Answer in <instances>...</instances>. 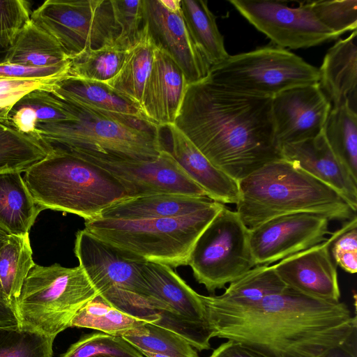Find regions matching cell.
<instances>
[{"label":"cell","instance_id":"6da1fadb","mask_svg":"<svg viewBox=\"0 0 357 357\" xmlns=\"http://www.w3.org/2000/svg\"><path fill=\"white\" fill-rule=\"evenodd\" d=\"M174 124L215 167L238 182L282 158L272 98L235 91L208 76L188 85Z\"/></svg>","mask_w":357,"mask_h":357},{"label":"cell","instance_id":"7a4b0ae2","mask_svg":"<svg viewBox=\"0 0 357 357\" xmlns=\"http://www.w3.org/2000/svg\"><path fill=\"white\" fill-rule=\"evenodd\" d=\"M204 307L213 337L240 342L266 357H322L357 331L356 316L344 303L288 287L245 310Z\"/></svg>","mask_w":357,"mask_h":357},{"label":"cell","instance_id":"3957f363","mask_svg":"<svg viewBox=\"0 0 357 357\" xmlns=\"http://www.w3.org/2000/svg\"><path fill=\"white\" fill-rule=\"evenodd\" d=\"M236 211L250 229L272 218L314 213L349 220L356 213L335 190L289 161H271L238 182Z\"/></svg>","mask_w":357,"mask_h":357},{"label":"cell","instance_id":"277c9868","mask_svg":"<svg viewBox=\"0 0 357 357\" xmlns=\"http://www.w3.org/2000/svg\"><path fill=\"white\" fill-rule=\"evenodd\" d=\"M24 180L43 210L73 213L85 221L128 197L120 182L105 169L60 149H52L25 172Z\"/></svg>","mask_w":357,"mask_h":357},{"label":"cell","instance_id":"5b68a950","mask_svg":"<svg viewBox=\"0 0 357 357\" xmlns=\"http://www.w3.org/2000/svg\"><path fill=\"white\" fill-rule=\"evenodd\" d=\"M214 205L174 218L123 220L96 218L84 229L109 245L144 261L171 268L188 266L197 239L223 206Z\"/></svg>","mask_w":357,"mask_h":357},{"label":"cell","instance_id":"8992f818","mask_svg":"<svg viewBox=\"0 0 357 357\" xmlns=\"http://www.w3.org/2000/svg\"><path fill=\"white\" fill-rule=\"evenodd\" d=\"M64 102L75 114L76 121L36 126V137L51 150H84L151 160L165 149L162 128L150 122L109 118Z\"/></svg>","mask_w":357,"mask_h":357},{"label":"cell","instance_id":"52a82bcc","mask_svg":"<svg viewBox=\"0 0 357 357\" xmlns=\"http://www.w3.org/2000/svg\"><path fill=\"white\" fill-rule=\"evenodd\" d=\"M98 295L79 265L35 264L13 305L20 328L55 338L70 327L77 311Z\"/></svg>","mask_w":357,"mask_h":357},{"label":"cell","instance_id":"ba28073f","mask_svg":"<svg viewBox=\"0 0 357 357\" xmlns=\"http://www.w3.org/2000/svg\"><path fill=\"white\" fill-rule=\"evenodd\" d=\"M208 77L239 92L272 98L293 87L319 83V70L286 49L266 46L229 55L211 68Z\"/></svg>","mask_w":357,"mask_h":357},{"label":"cell","instance_id":"9c48e42d","mask_svg":"<svg viewBox=\"0 0 357 357\" xmlns=\"http://www.w3.org/2000/svg\"><path fill=\"white\" fill-rule=\"evenodd\" d=\"M248 229L225 204L197 239L188 265L210 293L222 289L256 266Z\"/></svg>","mask_w":357,"mask_h":357},{"label":"cell","instance_id":"30bf717a","mask_svg":"<svg viewBox=\"0 0 357 357\" xmlns=\"http://www.w3.org/2000/svg\"><path fill=\"white\" fill-rule=\"evenodd\" d=\"M31 20L51 35L70 59L115 43L120 30L111 0H47Z\"/></svg>","mask_w":357,"mask_h":357},{"label":"cell","instance_id":"8fae6325","mask_svg":"<svg viewBox=\"0 0 357 357\" xmlns=\"http://www.w3.org/2000/svg\"><path fill=\"white\" fill-rule=\"evenodd\" d=\"M74 252L98 295L114 307L122 310L146 298L142 259L109 245L84 229L76 234Z\"/></svg>","mask_w":357,"mask_h":357},{"label":"cell","instance_id":"7c38bea8","mask_svg":"<svg viewBox=\"0 0 357 357\" xmlns=\"http://www.w3.org/2000/svg\"><path fill=\"white\" fill-rule=\"evenodd\" d=\"M66 151L109 173L123 185L128 197L158 193L206 196L169 151L165 149L157 158L151 160L134 159L84 150Z\"/></svg>","mask_w":357,"mask_h":357},{"label":"cell","instance_id":"4fadbf2b","mask_svg":"<svg viewBox=\"0 0 357 357\" xmlns=\"http://www.w3.org/2000/svg\"><path fill=\"white\" fill-rule=\"evenodd\" d=\"M229 2L258 31L283 49L311 47L338 38L317 19L310 3L291 8L275 1Z\"/></svg>","mask_w":357,"mask_h":357},{"label":"cell","instance_id":"5bb4252c","mask_svg":"<svg viewBox=\"0 0 357 357\" xmlns=\"http://www.w3.org/2000/svg\"><path fill=\"white\" fill-rule=\"evenodd\" d=\"M330 220L314 213L272 218L250 229V245L256 265H269L323 243Z\"/></svg>","mask_w":357,"mask_h":357},{"label":"cell","instance_id":"9a60e30c","mask_svg":"<svg viewBox=\"0 0 357 357\" xmlns=\"http://www.w3.org/2000/svg\"><path fill=\"white\" fill-rule=\"evenodd\" d=\"M332 105L319 83L293 87L272 98L278 145L314 137L324 129Z\"/></svg>","mask_w":357,"mask_h":357},{"label":"cell","instance_id":"2e32d148","mask_svg":"<svg viewBox=\"0 0 357 357\" xmlns=\"http://www.w3.org/2000/svg\"><path fill=\"white\" fill-rule=\"evenodd\" d=\"M144 22L157 47L165 50L183 70L188 85L205 79L211 66L195 43L181 8L170 10L160 0H143Z\"/></svg>","mask_w":357,"mask_h":357},{"label":"cell","instance_id":"e0dca14e","mask_svg":"<svg viewBox=\"0 0 357 357\" xmlns=\"http://www.w3.org/2000/svg\"><path fill=\"white\" fill-rule=\"evenodd\" d=\"M333 239L332 234L323 243L273 265L288 288L316 299L340 302L341 293L337 268L330 251Z\"/></svg>","mask_w":357,"mask_h":357},{"label":"cell","instance_id":"ac0fdd59","mask_svg":"<svg viewBox=\"0 0 357 357\" xmlns=\"http://www.w3.org/2000/svg\"><path fill=\"white\" fill-rule=\"evenodd\" d=\"M280 153L282 158L338 192L356 212L357 181L331 149L324 129L314 137L282 146Z\"/></svg>","mask_w":357,"mask_h":357},{"label":"cell","instance_id":"d6986e66","mask_svg":"<svg viewBox=\"0 0 357 357\" xmlns=\"http://www.w3.org/2000/svg\"><path fill=\"white\" fill-rule=\"evenodd\" d=\"M141 274L146 287V299L152 307L211 328L200 294L172 268L144 261Z\"/></svg>","mask_w":357,"mask_h":357},{"label":"cell","instance_id":"ffe728a7","mask_svg":"<svg viewBox=\"0 0 357 357\" xmlns=\"http://www.w3.org/2000/svg\"><path fill=\"white\" fill-rule=\"evenodd\" d=\"M188 86L181 68L155 45L151 71L145 88L142 111L159 128L174 124Z\"/></svg>","mask_w":357,"mask_h":357},{"label":"cell","instance_id":"44dd1931","mask_svg":"<svg viewBox=\"0 0 357 357\" xmlns=\"http://www.w3.org/2000/svg\"><path fill=\"white\" fill-rule=\"evenodd\" d=\"M167 129L174 159L210 199L221 204H235L240 197L238 182L215 167L175 124Z\"/></svg>","mask_w":357,"mask_h":357},{"label":"cell","instance_id":"7402d4cb","mask_svg":"<svg viewBox=\"0 0 357 357\" xmlns=\"http://www.w3.org/2000/svg\"><path fill=\"white\" fill-rule=\"evenodd\" d=\"M52 92L73 105L104 116L150 122L139 107L105 82L68 76Z\"/></svg>","mask_w":357,"mask_h":357},{"label":"cell","instance_id":"603a6c76","mask_svg":"<svg viewBox=\"0 0 357 357\" xmlns=\"http://www.w3.org/2000/svg\"><path fill=\"white\" fill-rule=\"evenodd\" d=\"M206 196L158 193L119 200L101 211L98 218L139 220L190 215L214 205Z\"/></svg>","mask_w":357,"mask_h":357},{"label":"cell","instance_id":"cb8c5ba5","mask_svg":"<svg viewBox=\"0 0 357 357\" xmlns=\"http://www.w3.org/2000/svg\"><path fill=\"white\" fill-rule=\"evenodd\" d=\"M357 31L337 40L326 54L319 70V84L336 107L349 103L356 110Z\"/></svg>","mask_w":357,"mask_h":357},{"label":"cell","instance_id":"d4e9b609","mask_svg":"<svg viewBox=\"0 0 357 357\" xmlns=\"http://www.w3.org/2000/svg\"><path fill=\"white\" fill-rule=\"evenodd\" d=\"M287 288L273 265H257L229 283L222 294H200V297L205 307L238 310L256 305L265 298L280 294Z\"/></svg>","mask_w":357,"mask_h":357},{"label":"cell","instance_id":"484cf974","mask_svg":"<svg viewBox=\"0 0 357 357\" xmlns=\"http://www.w3.org/2000/svg\"><path fill=\"white\" fill-rule=\"evenodd\" d=\"M43 208L34 200L21 173L0 174V227L13 236L29 234Z\"/></svg>","mask_w":357,"mask_h":357},{"label":"cell","instance_id":"4316f807","mask_svg":"<svg viewBox=\"0 0 357 357\" xmlns=\"http://www.w3.org/2000/svg\"><path fill=\"white\" fill-rule=\"evenodd\" d=\"M155 49V44L147 25L144 22L139 39L127 50L120 71L112 79L106 82L142 111L144 93L151 71Z\"/></svg>","mask_w":357,"mask_h":357},{"label":"cell","instance_id":"83f0119b","mask_svg":"<svg viewBox=\"0 0 357 357\" xmlns=\"http://www.w3.org/2000/svg\"><path fill=\"white\" fill-rule=\"evenodd\" d=\"M77 119L69 106L52 91L38 89L20 99L11 109L8 121L19 131L35 137L40 123ZM37 138V137H36Z\"/></svg>","mask_w":357,"mask_h":357},{"label":"cell","instance_id":"f1b7e54d","mask_svg":"<svg viewBox=\"0 0 357 357\" xmlns=\"http://www.w3.org/2000/svg\"><path fill=\"white\" fill-rule=\"evenodd\" d=\"M70 59L58 42L31 19L8 49L6 63L32 67L67 64Z\"/></svg>","mask_w":357,"mask_h":357},{"label":"cell","instance_id":"f546056e","mask_svg":"<svg viewBox=\"0 0 357 357\" xmlns=\"http://www.w3.org/2000/svg\"><path fill=\"white\" fill-rule=\"evenodd\" d=\"M181 12L195 43L211 68L227 59L224 38L207 1L181 0Z\"/></svg>","mask_w":357,"mask_h":357},{"label":"cell","instance_id":"4dcf8cb0","mask_svg":"<svg viewBox=\"0 0 357 357\" xmlns=\"http://www.w3.org/2000/svg\"><path fill=\"white\" fill-rule=\"evenodd\" d=\"M51 151L38 138L0 121V174L25 172Z\"/></svg>","mask_w":357,"mask_h":357},{"label":"cell","instance_id":"1f68e13d","mask_svg":"<svg viewBox=\"0 0 357 357\" xmlns=\"http://www.w3.org/2000/svg\"><path fill=\"white\" fill-rule=\"evenodd\" d=\"M326 140L340 162L357 181V112L349 103L332 107L324 127Z\"/></svg>","mask_w":357,"mask_h":357},{"label":"cell","instance_id":"d6a6232c","mask_svg":"<svg viewBox=\"0 0 357 357\" xmlns=\"http://www.w3.org/2000/svg\"><path fill=\"white\" fill-rule=\"evenodd\" d=\"M36 264L29 234L10 235L0 251V285L7 299L13 303L25 278Z\"/></svg>","mask_w":357,"mask_h":357},{"label":"cell","instance_id":"836d02e7","mask_svg":"<svg viewBox=\"0 0 357 357\" xmlns=\"http://www.w3.org/2000/svg\"><path fill=\"white\" fill-rule=\"evenodd\" d=\"M146 323L149 322L119 310L98 295L77 311L71 321L70 327L86 328L121 336Z\"/></svg>","mask_w":357,"mask_h":357},{"label":"cell","instance_id":"e575fe53","mask_svg":"<svg viewBox=\"0 0 357 357\" xmlns=\"http://www.w3.org/2000/svg\"><path fill=\"white\" fill-rule=\"evenodd\" d=\"M134 348L170 357H199L188 342L175 333L152 323H146L121 335Z\"/></svg>","mask_w":357,"mask_h":357},{"label":"cell","instance_id":"d590c367","mask_svg":"<svg viewBox=\"0 0 357 357\" xmlns=\"http://www.w3.org/2000/svg\"><path fill=\"white\" fill-rule=\"evenodd\" d=\"M126 52L115 43L84 51L70 59L69 76L106 83L120 71Z\"/></svg>","mask_w":357,"mask_h":357},{"label":"cell","instance_id":"8d00e7d4","mask_svg":"<svg viewBox=\"0 0 357 357\" xmlns=\"http://www.w3.org/2000/svg\"><path fill=\"white\" fill-rule=\"evenodd\" d=\"M54 339L20 326H0V357H52Z\"/></svg>","mask_w":357,"mask_h":357},{"label":"cell","instance_id":"74e56055","mask_svg":"<svg viewBox=\"0 0 357 357\" xmlns=\"http://www.w3.org/2000/svg\"><path fill=\"white\" fill-rule=\"evenodd\" d=\"M144 357L123 337L102 332L86 334L60 357Z\"/></svg>","mask_w":357,"mask_h":357},{"label":"cell","instance_id":"f35d334b","mask_svg":"<svg viewBox=\"0 0 357 357\" xmlns=\"http://www.w3.org/2000/svg\"><path fill=\"white\" fill-rule=\"evenodd\" d=\"M67 77L20 78L0 76V121H8L11 109L26 94L38 89L52 91L57 83Z\"/></svg>","mask_w":357,"mask_h":357},{"label":"cell","instance_id":"ab89813d","mask_svg":"<svg viewBox=\"0 0 357 357\" xmlns=\"http://www.w3.org/2000/svg\"><path fill=\"white\" fill-rule=\"evenodd\" d=\"M317 19L337 37L357 28V1H317L310 3Z\"/></svg>","mask_w":357,"mask_h":357},{"label":"cell","instance_id":"60d3db41","mask_svg":"<svg viewBox=\"0 0 357 357\" xmlns=\"http://www.w3.org/2000/svg\"><path fill=\"white\" fill-rule=\"evenodd\" d=\"M120 32L115 43L128 50L139 39L144 26L143 0H111Z\"/></svg>","mask_w":357,"mask_h":357},{"label":"cell","instance_id":"b9f144b4","mask_svg":"<svg viewBox=\"0 0 357 357\" xmlns=\"http://www.w3.org/2000/svg\"><path fill=\"white\" fill-rule=\"evenodd\" d=\"M31 8L24 0H0V45L10 48L31 19Z\"/></svg>","mask_w":357,"mask_h":357},{"label":"cell","instance_id":"7bdbcfd3","mask_svg":"<svg viewBox=\"0 0 357 357\" xmlns=\"http://www.w3.org/2000/svg\"><path fill=\"white\" fill-rule=\"evenodd\" d=\"M68 63L48 67H32L5 63L0 64V76L20 78H45L55 76H69Z\"/></svg>","mask_w":357,"mask_h":357},{"label":"cell","instance_id":"ee69618b","mask_svg":"<svg viewBox=\"0 0 357 357\" xmlns=\"http://www.w3.org/2000/svg\"><path fill=\"white\" fill-rule=\"evenodd\" d=\"M208 357H266L261 353L245 344L233 340H228L213 350Z\"/></svg>","mask_w":357,"mask_h":357},{"label":"cell","instance_id":"f6af8a7d","mask_svg":"<svg viewBox=\"0 0 357 357\" xmlns=\"http://www.w3.org/2000/svg\"><path fill=\"white\" fill-rule=\"evenodd\" d=\"M322 357H357V331L343 342L331 348Z\"/></svg>","mask_w":357,"mask_h":357},{"label":"cell","instance_id":"bcb514c9","mask_svg":"<svg viewBox=\"0 0 357 357\" xmlns=\"http://www.w3.org/2000/svg\"><path fill=\"white\" fill-rule=\"evenodd\" d=\"M0 326H19L13 303L0 295Z\"/></svg>","mask_w":357,"mask_h":357},{"label":"cell","instance_id":"7dc6e473","mask_svg":"<svg viewBox=\"0 0 357 357\" xmlns=\"http://www.w3.org/2000/svg\"><path fill=\"white\" fill-rule=\"evenodd\" d=\"M335 264L349 273L357 271V251L340 252L331 255Z\"/></svg>","mask_w":357,"mask_h":357},{"label":"cell","instance_id":"c3c4849f","mask_svg":"<svg viewBox=\"0 0 357 357\" xmlns=\"http://www.w3.org/2000/svg\"><path fill=\"white\" fill-rule=\"evenodd\" d=\"M10 236V235L8 233H7L6 231H4L3 229H1L0 227V251H1V249L2 248V247L3 246V245L6 243V241L9 238ZM0 295L6 298V297L4 296V294L1 290V285H0Z\"/></svg>","mask_w":357,"mask_h":357},{"label":"cell","instance_id":"681fc988","mask_svg":"<svg viewBox=\"0 0 357 357\" xmlns=\"http://www.w3.org/2000/svg\"><path fill=\"white\" fill-rule=\"evenodd\" d=\"M8 49L0 45V64L6 63Z\"/></svg>","mask_w":357,"mask_h":357},{"label":"cell","instance_id":"f907efd6","mask_svg":"<svg viewBox=\"0 0 357 357\" xmlns=\"http://www.w3.org/2000/svg\"><path fill=\"white\" fill-rule=\"evenodd\" d=\"M98 357H112V356H98Z\"/></svg>","mask_w":357,"mask_h":357}]
</instances>
